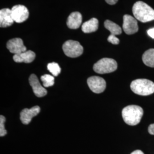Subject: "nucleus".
<instances>
[{"mask_svg": "<svg viewBox=\"0 0 154 154\" xmlns=\"http://www.w3.org/2000/svg\"><path fill=\"white\" fill-rule=\"evenodd\" d=\"M132 13L135 18L142 22L154 20V10L147 4L138 1L132 7Z\"/></svg>", "mask_w": 154, "mask_h": 154, "instance_id": "f257e3e1", "label": "nucleus"}, {"mask_svg": "<svg viewBox=\"0 0 154 154\" xmlns=\"http://www.w3.org/2000/svg\"><path fill=\"white\" fill-rule=\"evenodd\" d=\"M143 115V109L137 105L128 106L122 110V117L124 121L130 126L139 124Z\"/></svg>", "mask_w": 154, "mask_h": 154, "instance_id": "f03ea898", "label": "nucleus"}, {"mask_svg": "<svg viewBox=\"0 0 154 154\" xmlns=\"http://www.w3.org/2000/svg\"><path fill=\"white\" fill-rule=\"evenodd\" d=\"M130 88L136 94L147 96L154 93V83L146 79H138L133 81Z\"/></svg>", "mask_w": 154, "mask_h": 154, "instance_id": "7ed1b4c3", "label": "nucleus"}, {"mask_svg": "<svg viewBox=\"0 0 154 154\" xmlns=\"http://www.w3.org/2000/svg\"><path fill=\"white\" fill-rule=\"evenodd\" d=\"M117 62L114 60L104 58L94 64V70L98 74H107L116 71L117 69Z\"/></svg>", "mask_w": 154, "mask_h": 154, "instance_id": "20e7f679", "label": "nucleus"}, {"mask_svg": "<svg viewBox=\"0 0 154 154\" xmlns=\"http://www.w3.org/2000/svg\"><path fill=\"white\" fill-rule=\"evenodd\" d=\"M65 55L71 58H76L82 54L83 48L78 41L69 40L65 42L62 46Z\"/></svg>", "mask_w": 154, "mask_h": 154, "instance_id": "39448f33", "label": "nucleus"}, {"mask_svg": "<svg viewBox=\"0 0 154 154\" xmlns=\"http://www.w3.org/2000/svg\"><path fill=\"white\" fill-rule=\"evenodd\" d=\"M88 84L90 90L95 93H102L106 88V82L101 77L93 76L88 78Z\"/></svg>", "mask_w": 154, "mask_h": 154, "instance_id": "423d86ee", "label": "nucleus"}, {"mask_svg": "<svg viewBox=\"0 0 154 154\" xmlns=\"http://www.w3.org/2000/svg\"><path fill=\"white\" fill-rule=\"evenodd\" d=\"M11 14L14 22L22 23L29 17V13L26 7L21 5L14 6L11 9Z\"/></svg>", "mask_w": 154, "mask_h": 154, "instance_id": "0eeeda50", "label": "nucleus"}, {"mask_svg": "<svg viewBox=\"0 0 154 154\" xmlns=\"http://www.w3.org/2000/svg\"><path fill=\"white\" fill-rule=\"evenodd\" d=\"M123 29L127 34L130 35L136 33L138 31V25L136 18L128 14L123 16Z\"/></svg>", "mask_w": 154, "mask_h": 154, "instance_id": "6e6552de", "label": "nucleus"}, {"mask_svg": "<svg viewBox=\"0 0 154 154\" xmlns=\"http://www.w3.org/2000/svg\"><path fill=\"white\" fill-rule=\"evenodd\" d=\"M8 49L11 53L15 54H21L26 51V48L23 45L22 39L19 38L11 39L9 40L6 44Z\"/></svg>", "mask_w": 154, "mask_h": 154, "instance_id": "1a4fd4ad", "label": "nucleus"}, {"mask_svg": "<svg viewBox=\"0 0 154 154\" xmlns=\"http://www.w3.org/2000/svg\"><path fill=\"white\" fill-rule=\"evenodd\" d=\"M40 107L38 106H35L32 108L25 109L20 113V119L24 125H28L30 123L33 117L37 116L40 112Z\"/></svg>", "mask_w": 154, "mask_h": 154, "instance_id": "9d476101", "label": "nucleus"}, {"mask_svg": "<svg viewBox=\"0 0 154 154\" xmlns=\"http://www.w3.org/2000/svg\"><path fill=\"white\" fill-rule=\"evenodd\" d=\"M29 83L33 88V93L37 97H42L47 94V90L41 86L37 77L32 74L29 77Z\"/></svg>", "mask_w": 154, "mask_h": 154, "instance_id": "9b49d317", "label": "nucleus"}, {"mask_svg": "<svg viewBox=\"0 0 154 154\" xmlns=\"http://www.w3.org/2000/svg\"><path fill=\"white\" fill-rule=\"evenodd\" d=\"M14 22L11 9L5 8L0 11V26L1 28L9 27L11 26Z\"/></svg>", "mask_w": 154, "mask_h": 154, "instance_id": "f8f14e48", "label": "nucleus"}, {"mask_svg": "<svg viewBox=\"0 0 154 154\" xmlns=\"http://www.w3.org/2000/svg\"><path fill=\"white\" fill-rule=\"evenodd\" d=\"M82 22V16L79 12H72L68 17L67 25L68 28L72 29H77L79 28Z\"/></svg>", "mask_w": 154, "mask_h": 154, "instance_id": "ddd939ff", "label": "nucleus"}, {"mask_svg": "<svg viewBox=\"0 0 154 154\" xmlns=\"http://www.w3.org/2000/svg\"><path fill=\"white\" fill-rule=\"evenodd\" d=\"M35 58V54L33 51L28 50L19 54L13 56V60L17 63L25 62L26 63L32 62Z\"/></svg>", "mask_w": 154, "mask_h": 154, "instance_id": "4468645a", "label": "nucleus"}, {"mask_svg": "<svg viewBox=\"0 0 154 154\" xmlns=\"http://www.w3.org/2000/svg\"><path fill=\"white\" fill-rule=\"evenodd\" d=\"M98 20L93 18L86 22H84L82 26V30L85 33H93L96 32L98 29Z\"/></svg>", "mask_w": 154, "mask_h": 154, "instance_id": "2eb2a0df", "label": "nucleus"}, {"mask_svg": "<svg viewBox=\"0 0 154 154\" xmlns=\"http://www.w3.org/2000/svg\"><path fill=\"white\" fill-rule=\"evenodd\" d=\"M143 63L146 66L154 67V49L147 50L142 56Z\"/></svg>", "mask_w": 154, "mask_h": 154, "instance_id": "dca6fc26", "label": "nucleus"}, {"mask_svg": "<svg viewBox=\"0 0 154 154\" xmlns=\"http://www.w3.org/2000/svg\"><path fill=\"white\" fill-rule=\"evenodd\" d=\"M104 25L105 28L110 31L111 34L112 35H119L122 32L121 28L118 25L110 20L105 21Z\"/></svg>", "mask_w": 154, "mask_h": 154, "instance_id": "f3484780", "label": "nucleus"}, {"mask_svg": "<svg viewBox=\"0 0 154 154\" xmlns=\"http://www.w3.org/2000/svg\"><path fill=\"white\" fill-rule=\"evenodd\" d=\"M45 88H49L53 86L54 84V77L49 74H45L41 77Z\"/></svg>", "mask_w": 154, "mask_h": 154, "instance_id": "a211bd4d", "label": "nucleus"}, {"mask_svg": "<svg viewBox=\"0 0 154 154\" xmlns=\"http://www.w3.org/2000/svg\"><path fill=\"white\" fill-rule=\"evenodd\" d=\"M48 69L53 76L57 77L58 76L61 72V67L57 63L55 62H51L48 65Z\"/></svg>", "mask_w": 154, "mask_h": 154, "instance_id": "6ab92c4d", "label": "nucleus"}, {"mask_svg": "<svg viewBox=\"0 0 154 154\" xmlns=\"http://www.w3.org/2000/svg\"><path fill=\"white\" fill-rule=\"evenodd\" d=\"M6 119L5 116H0V136L4 137L7 134V131L5 128V122Z\"/></svg>", "mask_w": 154, "mask_h": 154, "instance_id": "aec40b11", "label": "nucleus"}, {"mask_svg": "<svg viewBox=\"0 0 154 154\" xmlns=\"http://www.w3.org/2000/svg\"><path fill=\"white\" fill-rule=\"evenodd\" d=\"M107 41L112 44L118 45L119 44V39L114 35L110 34L107 38Z\"/></svg>", "mask_w": 154, "mask_h": 154, "instance_id": "412c9836", "label": "nucleus"}, {"mask_svg": "<svg viewBox=\"0 0 154 154\" xmlns=\"http://www.w3.org/2000/svg\"><path fill=\"white\" fill-rule=\"evenodd\" d=\"M148 131L151 135H154V123L151 124L149 126Z\"/></svg>", "mask_w": 154, "mask_h": 154, "instance_id": "4be33fe9", "label": "nucleus"}, {"mask_svg": "<svg viewBox=\"0 0 154 154\" xmlns=\"http://www.w3.org/2000/svg\"><path fill=\"white\" fill-rule=\"evenodd\" d=\"M147 33L149 37H151L152 38L154 39V28L148 30Z\"/></svg>", "mask_w": 154, "mask_h": 154, "instance_id": "5701e85b", "label": "nucleus"}, {"mask_svg": "<svg viewBox=\"0 0 154 154\" xmlns=\"http://www.w3.org/2000/svg\"><path fill=\"white\" fill-rule=\"evenodd\" d=\"M105 1L109 5H114L118 2V0H105Z\"/></svg>", "mask_w": 154, "mask_h": 154, "instance_id": "b1692460", "label": "nucleus"}, {"mask_svg": "<svg viewBox=\"0 0 154 154\" xmlns=\"http://www.w3.org/2000/svg\"><path fill=\"white\" fill-rule=\"evenodd\" d=\"M131 154H144L141 150H135Z\"/></svg>", "mask_w": 154, "mask_h": 154, "instance_id": "393cba45", "label": "nucleus"}]
</instances>
